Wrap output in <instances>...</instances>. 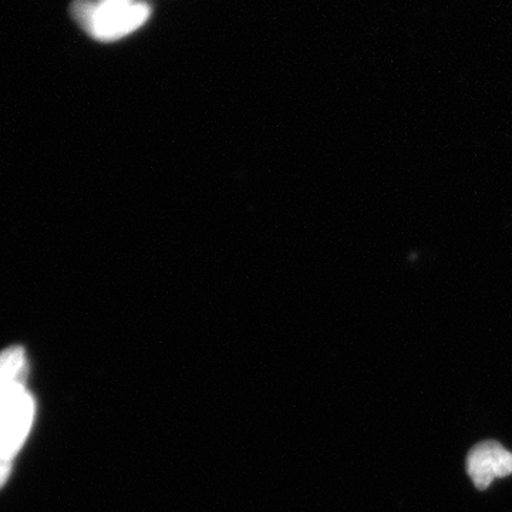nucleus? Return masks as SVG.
<instances>
[{
    "mask_svg": "<svg viewBox=\"0 0 512 512\" xmlns=\"http://www.w3.org/2000/svg\"><path fill=\"white\" fill-rule=\"evenodd\" d=\"M466 466L477 490L484 491L498 478L512 476V453L498 441H483L471 448Z\"/></svg>",
    "mask_w": 512,
    "mask_h": 512,
    "instance_id": "nucleus-3",
    "label": "nucleus"
},
{
    "mask_svg": "<svg viewBox=\"0 0 512 512\" xmlns=\"http://www.w3.org/2000/svg\"><path fill=\"white\" fill-rule=\"evenodd\" d=\"M36 403L26 386L0 389V456L13 460L28 440Z\"/></svg>",
    "mask_w": 512,
    "mask_h": 512,
    "instance_id": "nucleus-2",
    "label": "nucleus"
},
{
    "mask_svg": "<svg viewBox=\"0 0 512 512\" xmlns=\"http://www.w3.org/2000/svg\"><path fill=\"white\" fill-rule=\"evenodd\" d=\"M70 13L74 22L93 39L114 42L140 29L150 19L151 6L137 0L127 5L74 0Z\"/></svg>",
    "mask_w": 512,
    "mask_h": 512,
    "instance_id": "nucleus-1",
    "label": "nucleus"
},
{
    "mask_svg": "<svg viewBox=\"0 0 512 512\" xmlns=\"http://www.w3.org/2000/svg\"><path fill=\"white\" fill-rule=\"evenodd\" d=\"M28 375L29 363L25 350L13 346L0 352V389L26 386Z\"/></svg>",
    "mask_w": 512,
    "mask_h": 512,
    "instance_id": "nucleus-4",
    "label": "nucleus"
},
{
    "mask_svg": "<svg viewBox=\"0 0 512 512\" xmlns=\"http://www.w3.org/2000/svg\"><path fill=\"white\" fill-rule=\"evenodd\" d=\"M101 3H114V5H127V3L136 2V0H99Z\"/></svg>",
    "mask_w": 512,
    "mask_h": 512,
    "instance_id": "nucleus-6",
    "label": "nucleus"
},
{
    "mask_svg": "<svg viewBox=\"0 0 512 512\" xmlns=\"http://www.w3.org/2000/svg\"><path fill=\"white\" fill-rule=\"evenodd\" d=\"M10 473H12V460L0 456V488H3V485L8 483Z\"/></svg>",
    "mask_w": 512,
    "mask_h": 512,
    "instance_id": "nucleus-5",
    "label": "nucleus"
}]
</instances>
